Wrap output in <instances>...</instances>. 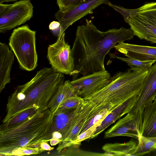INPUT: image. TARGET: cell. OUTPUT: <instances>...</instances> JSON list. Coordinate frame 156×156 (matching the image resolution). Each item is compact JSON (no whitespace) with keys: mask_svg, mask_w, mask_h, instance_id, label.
Instances as JSON below:
<instances>
[{"mask_svg":"<svg viewBox=\"0 0 156 156\" xmlns=\"http://www.w3.org/2000/svg\"><path fill=\"white\" fill-rule=\"evenodd\" d=\"M78 26L72 49L74 67L70 74L73 80L106 70L105 56L117 44L132 39L135 36L130 29L122 27L105 32L99 30L91 20Z\"/></svg>","mask_w":156,"mask_h":156,"instance_id":"cell-1","label":"cell"},{"mask_svg":"<svg viewBox=\"0 0 156 156\" xmlns=\"http://www.w3.org/2000/svg\"><path fill=\"white\" fill-rule=\"evenodd\" d=\"M41 148L43 150L50 151L54 149V147H51L47 142H42L40 144Z\"/></svg>","mask_w":156,"mask_h":156,"instance_id":"cell-30","label":"cell"},{"mask_svg":"<svg viewBox=\"0 0 156 156\" xmlns=\"http://www.w3.org/2000/svg\"><path fill=\"white\" fill-rule=\"evenodd\" d=\"M14 55L8 46L0 43V92L6 85L11 81L10 73L14 58Z\"/></svg>","mask_w":156,"mask_h":156,"instance_id":"cell-17","label":"cell"},{"mask_svg":"<svg viewBox=\"0 0 156 156\" xmlns=\"http://www.w3.org/2000/svg\"><path fill=\"white\" fill-rule=\"evenodd\" d=\"M107 0H88L68 10L61 12L59 10L55 14V18L60 23L58 37H59L66 30L76 21L88 14H91L96 8Z\"/></svg>","mask_w":156,"mask_h":156,"instance_id":"cell-11","label":"cell"},{"mask_svg":"<svg viewBox=\"0 0 156 156\" xmlns=\"http://www.w3.org/2000/svg\"><path fill=\"white\" fill-rule=\"evenodd\" d=\"M116 107L110 105H96L87 118L79 134L94 125L101 123L107 115Z\"/></svg>","mask_w":156,"mask_h":156,"instance_id":"cell-21","label":"cell"},{"mask_svg":"<svg viewBox=\"0 0 156 156\" xmlns=\"http://www.w3.org/2000/svg\"><path fill=\"white\" fill-rule=\"evenodd\" d=\"M60 23L59 22L53 21L49 24V28L50 30L53 31L60 28Z\"/></svg>","mask_w":156,"mask_h":156,"instance_id":"cell-29","label":"cell"},{"mask_svg":"<svg viewBox=\"0 0 156 156\" xmlns=\"http://www.w3.org/2000/svg\"><path fill=\"white\" fill-rule=\"evenodd\" d=\"M53 113L49 108L13 127L0 129V156H12L24 147H41L52 123Z\"/></svg>","mask_w":156,"mask_h":156,"instance_id":"cell-3","label":"cell"},{"mask_svg":"<svg viewBox=\"0 0 156 156\" xmlns=\"http://www.w3.org/2000/svg\"><path fill=\"white\" fill-rule=\"evenodd\" d=\"M114 48L126 57L142 61L156 62V47L139 45L119 42Z\"/></svg>","mask_w":156,"mask_h":156,"instance_id":"cell-14","label":"cell"},{"mask_svg":"<svg viewBox=\"0 0 156 156\" xmlns=\"http://www.w3.org/2000/svg\"><path fill=\"white\" fill-rule=\"evenodd\" d=\"M38 110L33 108L26 110L9 121L3 123L0 126V129L11 127L18 125L34 115Z\"/></svg>","mask_w":156,"mask_h":156,"instance_id":"cell-23","label":"cell"},{"mask_svg":"<svg viewBox=\"0 0 156 156\" xmlns=\"http://www.w3.org/2000/svg\"><path fill=\"white\" fill-rule=\"evenodd\" d=\"M33 8L30 0L0 4V33H5L29 20L33 16Z\"/></svg>","mask_w":156,"mask_h":156,"instance_id":"cell-7","label":"cell"},{"mask_svg":"<svg viewBox=\"0 0 156 156\" xmlns=\"http://www.w3.org/2000/svg\"><path fill=\"white\" fill-rule=\"evenodd\" d=\"M76 95L75 90L69 80L61 85L50 103L48 108L53 113L58 107L70 97Z\"/></svg>","mask_w":156,"mask_h":156,"instance_id":"cell-19","label":"cell"},{"mask_svg":"<svg viewBox=\"0 0 156 156\" xmlns=\"http://www.w3.org/2000/svg\"><path fill=\"white\" fill-rule=\"evenodd\" d=\"M115 10L123 16L134 35L141 40L156 38V2H146L135 9L117 6Z\"/></svg>","mask_w":156,"mask_h":156,"instance_id":"cell-5","label":"cell"},{"mask_svg":"<svg viewBox=\"0 0 156 156\" xmlns=\"http://www.w3.org/2000/svg\"><path fill=\"white\" fill-rule=\"evenodd\" d=\"M59 10L64 12L74 8L88 0H56Z\"/></svg>","mask_w":156,"mask_h":156,"instance_id":"cell-26","label":"cell"},{"mask_svg":"<svg viewBox=\"0 0 156 156\" xmlns=\"http://www.w3.org/2000/svg\"><path fill=\"white\" fill-rule=\"evenodd\" d=\"M142 113H128L105 133L104 138L123 136L138 139L141 126Z\"/></svg>","mask_w":156,"mask_h":156,"instance_id":"cell-12","label":"cell"},{"mask_svg":"<svg viewBox=\"0 0 156 156\" xmlns=\"http://www.w3.org/2000/svg\"><path fill=\"white\" fill-rule=\"evenodd\" d=\"M18 0H0V4H3L4 2H14Z\"/></svg>","mask_w":156,"mask_h":156,"instance_id":"cell-31","label":"cell"},{"mask_svg":"<svg viewBox=\"0 0 156 156\" xmlns=\"http://www.w3.org/2000/svg\"><path fill=\"white\" fill-rule=\"evenodd\" d=\"M101 123H98L94 125L79 134L74 141L73 145L79 146L82 141L87 139H90L95 133L97 127L99 126Z\"/></svg>","mask_w":156,"mask_h":156,"instance_id":"cell-27","label":"cell"},{"mask_svg":"<svg viewBox=\"0 0 156 156\" xmlns=\"http://www.w3.org/2000/svg\"><path fill=\"white\" fill-rule=\"evenodd\" d=\"M116 58L126 63L130 67H138L145 70H148L156 62L153 61H142L128 57L117 56Z\"/></svg>","mask_w":156,"mask_h":156,"instance_id":"cell-25","label":"cell"},{"mask_svg":"<svg viewBox=\"0 0 156 156\" xmlns=\"http://www.w3.org/2000/svg\"><path fill=\"white\" fill-rule=\"evenodd\" d=\"M65 78L63 74L52 67H44L28 82L17 86L8 97L3 123L26 110L34 108L42 110L48 108Z\"/></svg>","mask_w":156,"mask_h":156,"instance_id":"cell-2","label":"cell"},{"mask_svg":"<svg viewBox=\"0 0 156 156\" xmlns=\"http://www.w3.org/2000/svg\"><path fill=\"white\" fill-rule=\"evenodd\" d=\"M95 106V104L92 102L85 100L83 108L69 134L58 144L56 149L58 153H60L66 147L73 145L87 118Z\"/></svg>","mask_w":156,"mask_h":156,"instance_id":"cell-15","label":"cell"},{"mask_svg":"<svg viewBox=\"0 0 156 156\" xmlns=\"http://www.w3.org/2000/svg\"><path fill=\"white\" fill-rule=\"evenodd\" d=\"M83 103L76 108L65 109L53 114L52 123L42 142L50 141L52 146L63 140L70 133Z\"/></svg>","mask_w":156,"mask_h":156,"instance_id":"cell-8","label":"cell"},{"mask_svg":"<svg viewBox=\"0 0 156 156\" xmlns=\"http://www.w3.org/2000/svg\"><path fill=\"white\" fill-rule=\"evenodd\" d=\"M44 151L41 147H24L15 151L13 153L12 155L21 156L38 154Z\"/></svg>","mask_w":156,"mask_h":156,"instance_id":"cell-28","label":"cell"},{"mask_svg":"<svg viewBox=\"0 0 156 156\" xmlns=\"http://www.w3.org/2000/svg\"><path fill=\"white\" fill-rule=\"evenodd\" d=\"M111 77L106 70L77 78L71 81L76 94L83 98L100 90L107 84Z\"/></svg>","mask_w":156,"mask_h":156,"instance_id":"cell-10","label":"cell"},{"mask_svg":"<svg viewBox=\"0 0 156 156\" xmlns=\"http://www.w3.org/2000/svg\"><path fill=\"white\" fill-rule=\"evenodd\" d=\"M85 101L84 98L76 94L70 97L60 105L53 114H56L65 109L76 108L83 104Z\"/></svg>","mask_w":156,"mask_h":156,"instance_id":"cell-24","label":"cell"},{"mask_svg":"<svg viewBox=\"0 0 156 156\" xmlns=\"http://www.w3.org/2000/svg\"><path fill=\"white\" fill-rule=\"evenodd\" d=\"M140 135L156 137V97L144 108Z\"/></svg>","mask_w":156,"mask_h":156,"instance_id":"cell-18","label":"cell"},{"mask_svg":"<svg viewBox=\"0 0 156 156\" xmlns=\"http://www.w3.org/2000/svg\"><path fill=\"white\" fill-rule=\"evenodd\" d=\"M156 97V63L148 69L138 99L129 113H143L145 107L152 102Z\"/></svg>","mask_w":156,"mask_h":156,"instance_id":"cell-13","label":"cell"},{"mask_svg":"<svg viewBox=\"0 0 156 156\" xmlns=\"http://www.w3.org/2000/svg\"><path fill=\"white\" fill-rule=\"evenodd\" d=\"M137 145L132 156H141L156 149V137H147L140 135Z\"/></svg>","mask_w":156,"mask_h":156,"instance_id":"cell-22","label":"cell"},{"mask_svg":"<svg viewBox=\"0 0 156 156\" xmlns=\"http://www.w3.org/2000/svg\"><path fill=\"white\" fill-rule=\"evenodd\" d=\"M138 143V140L132 139L126 143H107L102 149L110 156H132Z\"/></svg>","mask_w":156,"mask_h":156,"instance_id":"cell-20","label":"cell"},{"mask_svg":"<svg viewBox=\"0 0 156 156\" xmlns=\"http://www.w3.org/2000/svg\"><path fill=\"white\" fill-rule=\"evenodd\" d=\"M36 33L25 25L14 29L9 38V46L20 67L28 71L34 70L37 66Z\"/></svg>","mask_w":156,"mask_h":156,"instance_id":"cell-6","label":"cell"},{"mask_svg":"<svg viewBox=\"0 0 156 156\" xmlns=\"http://www.w3.org/2000/svg\"><path fill=\"white\" fill-rule=\"evenodd\" d=\"M139 94L129 98L115 108L107 115L100 125L97 127L95 133L90 139L97 137L116 120L129 112L137 100Z\"/></svg>","mask_w":156,"mask_h":156,"instance_id":"cell-16","label":"cell"},{"mask_svg":"<svg viewBox=\"0 0 156 156\" xmlns=\"http://www.w3.org/2000/svg\"><path fill=\"white\" fill-rule=\"evenodd\" d=\"M124 72L118 71L111 76L106 85L84 98L96 105H110L116 107L129 98L139 95L148 70L131 67Z\"/></svg>","mask_w":156,"mask_h":156,"instance_id":"cell-4","label":"cell"},{"mask_svg":"<svg viewBox=\"0 0 156 156\" xmlns=\"http://www.w3.org/2000/svg\"><path fill=\"white\" fill-rule=\"evenodd\" d=\"M65 35L64 33L58 37L55 43L49 46L47 58L51 67L55 71L70 75L74 69V60L72 49L66 41Z\"/></svg>","mask_w":156,"mask_h":156,"instance_id":"cell-9","label":"cell"}]
</instances>
